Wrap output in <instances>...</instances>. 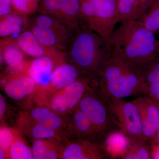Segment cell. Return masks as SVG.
Here are the masks:
<instances>
[{
	"mask_svg": "<svg viewBox=\"0 0 159 159\" xmlns=\"http://www.w3.org/2000/svg\"><path fill=\"white\" fill-rule=\"evenodd\" d=\"M65 62L66 59L48 56L34 58L30 62L28 75L34 80L39 89L44 88L50 84L55 69Z\"/></svg>",
	"mask_w": 159,
	"mask_h": 159,
	"instance_id": "cell-11",
	"label": "cell"
},
{
	"mask_svg": "<svg viewBox=\"0 0 159 159\" xmlns=\"http://www.w3.org/2000/svg\"><path fill=\"white\" fill-rule=\"evenodd\" d=\"M141 21L145 27L154 34L159 32V0H154L152 6Z\"/></svg>",
	"mask_w": 159,
	"mask_h": 159,
	"instance_id": "cell-26",
	"label": "cell"
},
{
	"mask_svg": "<svg viewBox=\"0 0 159 159\" xmlns=\"http://www.w3.org/2000/svg\"><path fill=\"white\" fill-rule=\"evenodd\" d=\"M31 23L41 27L58 31L73 32H76L77 31L70 29L58 19L45 13H39L34 18L31 20Z\"/></svg>",
	"mask_w": 159,
	"mask_h": 159,
	"instance_id": "cell-23",
	"label": "cell"
},
{
	"mask_svg": "<svg viewBox=\"0 0 159 159\" xmlns=\"http://www.w3.org/2000/svg\"><path fill=\"white\" fill-rule=\"evenodd\" d=\"M158 103V109H159V103Z\"/></svg>",
	"mask_w": 159,
	"mask_h": 159,
	"instance_id": "cell-34",
	"label": "cell"
},
{
	"mask_svg": "<svg viewBox=\"0 0 159 159\" xmlns=\"http://www.w3.org/2000/svg\"><path fill=\"white\" fill-rule=\"evenodd\" d=\"M66 143L60 159H106L111 157L101 145L87 140L71 138Z\"/></svg>",
	"mask_w": 159,
	"mask_h": 159,
	"instance_id": "cell-8",
	"label": "cell"
},
{
	"mask_svg": "<svg viewBox=\"0 0 159 159\" xmlns=\"http://www.w3.org/2000/svg\"><path fill=\"white\" fill-rule=\"evenodd\" d=\"M31 20L28 16L11 13L1 18L0 36L3 39H15L24 31L29 30Z\"/></svg>",
	"mask_w": 159,
	"mask_h": 159,
	"instance_id": "cell-19",
	"label": "cell"
},
{
	"mask_svg": "<svg viewBox=\"0 0 159 159\" xmlns=\"http://www.w3.org/2000/svg\"><path fill=\"white\" fill-rule=\"evenodd\" d=\"M158 34L159 35V32L158 33ZM158 48H159V39L158 40Z\"/></svg>",
	"mask_w": 159,
	"mask_h": 159,
	"instance_id": "cell-33",
	"label": "cell"
},
{
	"mask_svg": "<svg viewBox=\"0 0 159 159\" xmlns=\"http://www.w3.org/2000/svg\"><path fill=\"white\" fill-rule=\"evenodd\" d=\"M154 139L156 140L157 143H158V144L159 145V130L158 131L156 135L153 140Z\"/></svg>",
	"mask_w": 159,
	"mask_h": 159,
	"instance_id": "cell-32",
	"label": "cell"
},
{
	"mask_svg": "<svg viewBox=\"0 0 159 159\" xmlns=\"http://www.w3.org/2000/svg\"><path fill=\"white\" fill-rule=\"evenodd\" d=\"M138 68L142 78L143 95L159 103V56Z\"/></svg>",
	"mask_w": 159,
	"mask_h": 159,
	"instance_id": "cell-15",
	"label": "cell"
},
{
	"mask_svg": "<svg viewBox=\"0 0 159 159\" xmlns=\"http://www.w3.org/2000/svg\"><path fill=\"white\" fill-rule=\"evenodd\" d=\"M107 99L119 130L126 136L129 142L146 141L143 135L139 109L133 101L129 102L122 99Z\"/></svg>",
	"mask_w": 159,
	"mask_h": 159,
	"instance_id": "cell-6",
	"label": "cell"
},
{
	"mask_svg": "<svg viewBox=\"0 0 159 159\" xmlns=\"http://www.w3.org/2000/svg\"><path fill=\"white\" fill-rule=\"evenodd\" d=\"M64 144L56 139H34L32 150L34 159L60 158Z\"/></svg>",
	"mask_w": 159,
	"mask_h": 159,
	"instance_id": "cell-20",
	"label": "cell"
},
{
	"mask_svg": "<svg viewBox=\"0 0 159 159\" xmlns=\"http://www.w3.org/2000/svg\"><path fill=\"white\" fill-rule=\"evenodd\" d=\"M8 159H34L32 148H30L27 145L20 134L16 137L9 148Z\"/></svg>",
	"mask_w": 159,
	"mask_h": 159,
	"instance_id": "cell-24",
	"label": "cell"
},
{
	"mask_svg": "<svg viewBox=\"0 0 159 159\" xmlns=\"http://www.w3.org/2000/svg\"><path fill=\"white\" fill-rule=\"evenodd\" d=\"M19 134V131L16 129L1 125L0 128V147L1 149L6 152L8 156V152L11 144Z\"/></svg>",
	"mask_w": 159,
	"mask_h": 159,
	"instance_id": "cell-28",
	"label": "cell"
},
{
	"mask_svg": "<svg viewBox=\"0 0 159 159\" xmlns=\"http://www.w3.org/2000/svg\"><path fill=\"white\" fill-rule=\"evenodd\" d=\"M6 103L5 98L2 94H0V119L1 122L2 121L6 113Z\"/></svg>",
	"mask_w": 159,
	"mask_h": 159,
	"instance_id": "cell-30",
	"label": "cell"
},
{
	"mask_svg": "<svg viewBox=\"0 0 159 159\" xmlns=\"http://www.w3.org/2000/svg\"><path fill=\"white\" fill-rule=\"evenodd\" d=\"M104 39L126 62L139 68L159 56L158 41L155 34L139 20L125 21Z\"/></svg>",
	"mask_w": 159,
	"mask_h": 159,
	"instance_id": "cell-1",
	"label": "cell"
},
{
	"mask_svg": "<svg viewBox=\"0 0 159 159\" xmlns=\"http://www.w3.org/2000/svg\"><path fill=\"white\" fill-rule=\"evenodd\" d=\"M105 57L96 78L97 88L107 99H122L143 95L138 68L131 65L104 43Z\"/></svg>",
	"mask_w": 159,
	"mask_h": 159,
	"instance_id": "cell-2",
	"label": "cell"
},
{
	"mask_svg": "<svg viewBox=\"0 0 159 159\" xmlns=\"http://www.w3.org/2000/svg\"><path fill=\"white\" fill-rule=\"evenodd\" d=\"M29 29L43 44L65 53L77 32L58 31L31 23Z\"/></svg>",
	"mask_w": 159,
	"mask_h": 159,
	"instance_id": "cell-12",
	"label": "cell"
},
{
	"mask_svg": "<svg viewBox=\"0 0 159 159\" xmlns=\"http://www.w3.org/2000/svg\"><path fill=\"white\" fill-rule=\"evenodd\" d=\"M33 140L56 139L63 141V134L49 128L40 123H36L23 129Z\"/></svg>",
	"mask_w": 159,
	"mask_h": 159,
	"instance_id": "cell-22",
	"label": "cell"
},
{
	"mask_svg": "<svg viewBox=\"0 0 159 159\" xmlns=\"http://www.w3.org/2000/svg\"><path fill=\"white\" fill-rule=\"evenodd\" d=\"M129 147L123 154L125 159H152L151 142L147 141L129 142Z\"/></svg>",
	"mask_w": 159,
	"mask_h": 159,
	"instance_id": "cell-21",
	"label": "cell"
},
{
	"mask_svg": "<svg viewBox=\"0 0 159 159\" xmlns=\"http://www.w3.org/2000/svg\"><path fill=\"white\" fill-rule=\"evenodd\" d=\"M97 87L96 78L83 76L62 88L42 94L41 104L61 115L73 113L84 97Z\"/></svg>",
	"mask_w": 159,
	"mask_h": 159,
	"instance_id": "cell-4",
	"label": "cell"
},
{
	"mask_svg": "<svg viewBox=\"0 0 159 159\" xmlns=\"http://www.w3.org/2000/svg\"><path fill=\"white\" fill-rule=\"evenodd\" d=\"M154 0H116L118 23L131 20H141Z\"/></svg>",
	"mask_w": 159,
	"mask_h": 159,
	"instance_id": "cell-14",
	"label": "cell"
},
{
	"mask_svg": "<svg viewBox=\"0 0 159 159\" xmlns=\"http://www.w3.org/2000/svg\"><path fill=\"white\" fill-rule=\"evenodd\" d=\"M12 12V0H0V18Z\"/></svg>",
	"mask_w": 159,
	"mask_h": 159,
	"instance_id": "cell-29",
	"label": "cell"
},
{
	"mask_svg": "<svg viewBox=\"0 0 159 159\" xmlns=\"http://www.w3.org/2000/svg\"><path fill=\"white\" fill-rule=\"evenodd\" d=\"M0 159H8V155L7 153L2 149L0 148Z\"/></svg>",
	"mask_w": 159,
	"mask_h": 159,
	"instance_id": "cell-31",
	"label": "cell"
},
{
	"mask_svg": "<svg viewBox=\"0 0 159 159\" xmlns=\"http://www.w3.org/2000/svg\"><path fill=\"white\" fill-rule=\"evenodd\" d=\"M41 0H12V12L29 16L38 11Z\"/></svg>",
	"mask_w": 159,
	"mask_h": 159,
	"instance_id": "cell-25",
	"label": "cell"
},
{
	"mask_svg": "<svg viewBox=\"0 0 159 159\" xmlns=\"http://www.w3.org/2000/svg\"><path fill=\"white\" fill-rule=\"evenodd\" d=\"M133 102L140 112L144 138L151 142L159 130L158 103L144 95L139 96Z\"/></svg>",
	"mask_w": 159,
	"mask_h": 159,
	"instance_id": "cell-9",
	"label": "cell"
},
{
	"mask_svg": "<svg viewBox=\"0 0 159 159\" xmlns=\"http://www.w3.org/2000/svg\"><path fill=\"white\" fill-rule=\"evenodd\" d=\"M25 55L15 39H1V59L8 68L28 70L31 61L27 60Z\"/></svg>",
	"mask_w": 159,
	"mask_h": 159,
	"instance_id": "cell-16",
	"label": "cell"
},
{
	"mask_svg": "<svg viewBox=\"0 0 159 159\" xmlns=\"http://www.w3.org/2000/svg\"><path fill=\"white\" fill-rule=\"evenodd\" d=\"M83 77L78 69L70 63H63L57 67L51 75V81L48 86L39 89V92L62 88Z\"/></svg>",
	"mask_w": 159,
	"mask_h": 159,
	"instance_id": "cell-18",
	"label": "cell"
},
{
	"mask_svg": "<svg viewBox=\"0 0 159 159\" xmlns=\"http://www.w3.org/2000/svg\"><path fill=\"white\" fill-rule=\"evenodd\" d=\"M15 40L25 54L30 57L35 58L48 56L66 60L65 52L43 44L29 29L20 34Z\"/></svg>",
	"mask_w": 159,
	"mask_h": 159,
	"instance_id": "cell-10",
	"label": "cell"
},
{
	"mask_svg": "<svg viewBox=\"0 0 159 159\" xmlns=\"http://www.w3.org/2000/svg\"><path fill=\"white\" fill-rule=\"evenodd\" d=\"M78 107L88 117L103 139L117 129L120 131L108 99L100 93L97 87L84 97Z\"/></svg>",
	"mask_w": 159,
	"mask_h": 159,
	"instance_id": "cell-5",
	"label": "cell"
},
{
	"mask_svg": "<svg viewBox=\"0 0 159 159\" xmlns=\"http://www.w3.org/2000/svg\"><path fill=\"white\" fill-rule=\"evenodd\" d=\"M38 11L58 19L71 29L85 23L80 0H41Z\"/></svg>",
	"mask_w": 159,
	"mask_h": 159,
	"instance_id": "cell-7",
	"label": "cell"
},
{
	"mask_svg": "<svg viewBox=\"0 0 159 159\" xmlns=\"http://www.w3.org/2000/svg\"><path fill=\"white\" fill-rule=\"evenodd\" d=\"M64 115H61L54 111H52L44 120L39 122L45 126L57 131L59 132L63 133V129L66 128V126L70 127V121L68 122L66 120V116Z\"/></svg>",
	"mask_w": 159,
	"mask_h": 159,
	"instance_id": "cell-27",
	"label": "cell"
},
{
	"mask_svg": "<svg viewBox=\"0 0 159 159\" xmlns=\"http://www.w3.org/2000/svg\"><path fill=\"white\" fill-rule=\"evenodd\" d=\"M104 39L83 27L72 38L66 51V61L75 66L83 76L96 77L105 57Z\"/></svg>",
	"mask_w": 159,
	"mask_h": 159,
	"instance_id": "cell-3",
	"label": "cell"
},
{
	"mask_svg": "<svg viewBox=\"0 0 159 159\" xmlns=\"http://www.w3.org/2000/svg\"><path fill=\"white\" fill-rule=\"evenodd\" d=\"M3 88L8 97L20 101L34 93L37 86L29 75H23L9 80Z\"/></svg>",
	"mask_w": 159,
	"mask_h": 159,
	"instance_id": "cell-17",
	"label": "cell"
},
{
	"mask_svg": "<svg viewBox=\"0 0 159 159\" xmlns=\"http://www.w3.org/2000/svg\"><path fill=\"white\" fill-rule=\"evenodd\" d=\"M70 115L71 138L82 139L101 145L100 143L104 139L97 132L85 114L77 107Z\"/></svg>",
	"mask_w": 159,
	"mask_h": 159,
	"instance_id": "cell-13",
	"label": "cell"
}]
</instances>
